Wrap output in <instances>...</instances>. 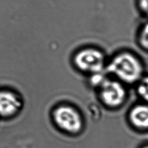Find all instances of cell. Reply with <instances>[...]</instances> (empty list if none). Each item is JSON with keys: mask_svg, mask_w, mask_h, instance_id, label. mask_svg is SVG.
Wrapping results in <instances>:
<instances>
[{"mask_svg": "<svg viewBox=\"0 0 148 148\" xmlns=\"http://www.w3.org/2000/svg\"><path fill=\"white\" fill-rule=\"evenodd\" d=\"M54 116L58 125L68 132H77L82 127V121L79 114L71 107L61 106L57 108L54 112Z\"/></svg>", "mask_w": 148, "mask_h": 148, "instance_id": "277c9868", "label": "cell"}, {"mask_svg": "<svg viewBox=\"0 0 148 148\" xmlns=\"http://www.w3.org/2000/svg\"><path fill=\"white\" fill-rule=\"evenodd\" d=\"M20 101L12 92L0 91V114L8 116L14 113L20 107Z\"/></svg>", "mask_w": 148, "mask_h": 148, "instance_id": "5b68a950", "label": "cell"}, {"mask_svg": "<svg viewBox=\"0 0 148 148\" xmlns=\"http://www.w3.org/2000/svg\"><path fill=\"white\" fill-rule=\"evenodd\" d=\"M139 6L140 10L148 17V0H139Z\"/></svg>", "mask_w": 148, "mask_h": 148, "instance_id": "9c48e42d", "label": "cell"}, {"mask_svg": "<svg viewBox=\"0 0 148 148\" xmlns=\"http://www.w3.org/2000/svg\"><path fill=\"white\" fill-rule=\"evenodd\" d=\"M74 64L80 71L93 75L101 73L105 67V59L101 51L87 48L81 50L76 54Z\"/></svg>", "mask_w": 148, "mask_h": 148, "instance_id": "7a4b0ae2", "label": "cell"}, {"mask_svg": "<svg viewBox=\"0 0 148 148\" xmlns=\"http://www.w3.org/2000/svg\"><path fill=\"white\" fill-rule=\"evenodd\" d=\"M108 71L119 81L132 84L142 77L143 67L139 60L129 53H121L115 56L106 66Z\"/></svg>", "mask_w": 148, "mask_h": 148, "instance_id": "6da1fadb", "label": "cell"}, {"mask_svg": "<svg viewBox=\"0 0 148 148\" xmlns=\"http://www.w3.org/2000/svg\"><path fill=\"white\" fill-rule=\"evenodd\" d=\"M144 148H148V146H147V147H144Z\"/></svg>", "mask_w": 148, "mask_h": 148, "instance_id": "30bf717a", "label": "cell"}, {"mask_svg": "<svg viewBox=\"0 0 148 148\" xmlns=\"http://www.w3.org/2000/svg\"><path fill=\"white\" fill-rule=\"evenodd\" d=\"M137 90L139 95L148 101V76L142 77L139 81Z\"/></svg>", "mask_w": 148, "mask_h": 148, "instance_id": "52a82bcc", "label": "cell"}, {"mask_svg": "<svg viewBox=\"0 0 148 148\" xmlns=\"http://www.w3.org/2000/svg\"><path fill=\"white\" fill-rule=\"evenodd\" d=\"M132 123L140 128L148 127V106L139 105L134 108L130 114Z\"/></svg>", "mask_w": 148, "mask_h": 148, "instance_id": "8992f818", "label": "cell"}, {"mask_svg": "<svg viewBox=\"0 0 148 148\" xmlns=\"http://www.w3.org/2000/svg\"><path fill=\"white\" fill-rule=\"evenodd\" d=\"M99 87L102 100L107 105L117 106L124 101L125 90L120 81L105 78Z\"/></svg>", "mask_w": 148, "mask_h": 148, "instance_id": "3957f363", "label": "cell"}, {"mask_svg": "<svg viewBox=\"0 0 148 148\" xmlns=\"http://www.w3.org/2000/svg\"><path fill=\"white\" fill-rule=\"evenodd\" d=\"M138 40L140 46L148 51V22L146 23L142 27L139 32Z\"/></svg>", "mask_w": 148, "mask_h": 148, "instance_id": "ba28073f", "label": "cell"}]
</instances>
